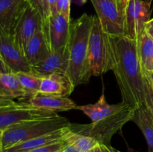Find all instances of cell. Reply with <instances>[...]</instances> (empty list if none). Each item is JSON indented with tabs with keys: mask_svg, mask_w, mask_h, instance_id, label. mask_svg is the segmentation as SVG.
Segmentation results:
<instances>
[{
	"mask_svg": "<svg viewBox=\"0 0 153 152\" xmlns=\"http://www.w3.org/2000/svg\"><path fill=\"white\" fill-rule=\"evenodd\" d=\"M55 112L34 107L28 103L19 101L0 106V130L7 129L17 124L37 119L55 117Z\"/></svg>",
	"mask_w": 153,
	"mask_h": 152,
	"instance_id": "6",
	"label": "cell"
},
{
	"mask_svg": "<svg viewBox=\"0 0 153 152\" xmlns=\"http://www.w3.org/2000/svg\"><path fill=\"white\" fill-rule=\"evenodd\" d=\"M69 66L68 42L64 47L50 52L37 64L31 66V72L40 77L52 73L67 74Z\"/></svg>",
	"mask_w": 153,
	"mask_h": 152,
	"instance_id": "12",
	"label": "cell"
},
{
	"mask_svg": "<svg viewBox=\"0 0 153 152\" xmlns=\"http://www.w3.org/2000/svg\"><path fill=\"white\" fill-rule=\"evenodd\" d=\"M50 52L46 35L42 28L30 39L24 49V54L31 68V66L44 59Z\"/></svg>",
	"mask_w": 153,
	"mask_h": 152,
	"instance_id": "18",
	"label": "cell"
},
{
	"mask_svg": "<svg viewBox=\"0 0 153 152\" xmlns=\"http://www.w3.org/2000/svg\"><path fill=\"white\" fill-rule=\"evenodd\" d=\"M144 92L145 105L153 113V88L144 74Z\"/></svg>",
	"mask_w": 153,
	"mask_h": 152,
	"instance_id": "25",
	"label": "cell"
},
{
	"mask_svg": "<svg viewBox=\"0 0 153 152\" xmlns=\"http://www.w3.org/2000/svg\"><path fill=\"white\" fill-rule=\"evenodd\" d=\"M103 31L110 36L125 35L124 16L115 0H91Z\"/></svg>",
	"mask_w": 153,
	"mask_h": 152,
	"instance_id": "7",
	"label": "cell"
},
{
	"mask_svg": "<svg viewBox=\"0 0 153 152\" xmlns=\"http://www.w3.org/2000/svg\"><path fill=\"white\" fill-rule=\"evenodd\" d=\"M147 108H148V107H147ZM149 111H150V110H149ZM150 113H151V115H152V119H153V113L151 111H150Z\"/></svg>",
	"mask_w": 153,
	"mask_h": 152,
	"instance_id": "41",
	"label": "cell"
},
{
	"mask_svg": "<svg viewBox=\"0 0 153 152\" xmlns=\"http://www.w3.org/2000/svg\"><path fill=\"white\" fill-rule=\"evenodd\" d=\"M115 1H116L117 4V5H118V1H119V0H115Z\"/></svg>",
	"mask_w": 153,
	"mask_h": 152,
	"instance_id": "42",
	"label": "cell"
},
{
	"mask_svg": "<svg viewBox=\"0 0 153 152\" xmlns=\"http://www.w3.org/2000/svg\"><path fill=\"white\" fill-rule=\"evenodd\" d=\"M89 61L92 75L100 76L111 70L109 35L103 31L97 16H94L89 38Z\"/></svg>",
	"mask_w": 153,
	"mask_h": 152,
	"instance_id": "5",
	"label": "cell"
},
{
	"mask_svg": "<svg viewBox=\"0 0 153 152\" xmlns=\"http://www.w3.org/2000/svg\"><path fill=\"white\" fill-rule=\"evenodd\" d=\"M70 4L71 0H58L57 4V12L69 19L70 17Z\"/></svg>",
	"mask_w": 153,
	"mask_h": 152,
	"instance_id": "26",
	"label": "cell"
},
{
	"mask_svg": "<svg viewBox=\"0 0 153 152\" xmlns=\"http://www.w3.org/2000/svg\"><path fill=\"white\" fill-rule=\"evenodd\" d=\"M111 70L114 73L122 101L136 110L145 104L144 71L137 50V40L126 35H109Z\"/></svg>",
	"mask_w": 153,
	"mask_h": 152,
	"instance_id": "1",
	"label": "cell"
},
{
	"mask_svg": "<svg viewBox=\"0 0 153 152\" xmlns=\"http://www.w3.org/2000/svg\"><path fill=\"white\" fill-rule=\"evenodd\" d=\"M15 74L25 92V97L20 100L27 99L38 93L42 77L34 74L31 72H19Z\"/></svg>",
	"mask_w": 153,
	"mask_h": 152,
	"instance_id": "22",
	"label": "cell"
},
{
	"mask_svg": "<svg viewBox=\"0 0 153 152\" xmlns=\"http://www.w3.org/2000/svg\"><path fill=\"white\" fill-rule=\"evenodd\" d=\"M94 17L83 13L70 22L69 66L66 75L75 87L88 83L92 76L89 61V38Z\"/></svg>",
	"mask_w": 153,
	"mask_h": 152,
	"instance_id": "2",
	"label": "cell"
},
{
	"mask_svg": "<svg viewBox=\"0 0 153 152\" xmlns=\"http://www.w3.org/2000/svg\"><path fill=\"white\" fill-rule=\"evenodd\" d=\"M3 133H4V131H2V130H0V139H1V137H2Z\"/></svg>",
	"mask_w": 153,
	"mask_h": 152,
	"instance_id": "38",
	"label": "cell"
},
{
	"mask_svg": "<svg viewBox=\"0 0 153 152\" xmlns=\"http://www.w3.org/2000/svg\"><path fill=\"white\" fill-rule=\"evenodd\" d=\"M43 19L41 14L34 7L27 2L14 31V38L23 51L27 43L43 28Z\"/></svg>",
	"mask_w": 153,
	"mask_h": 152,
	"instance_id": "10",
	"label": "cell"
},
{
	"mask_svg": "<svg viewBox=\"0 0 153 152\" xmlns=\"http://www.w3.org/2000/svg\"><path fill=\"white\" fill-rule=\"evenodd\" d=\"M75 86L66 74L52 73L42 77L39 92L55 96L68 97Z\"/></svg>",
	"mask_w": 153,
	"mask_h": 152,
	"instance_id": "15",
	"label": "cell"
},
{
	"mask_svg": "<svg viewBox=\"0 0 153 152\" xmlns=\"http://www.w3.org/2000/svg\"><path fill=\"white\" fill-rule=\"evenodd\" d=\"M144 71L145 76L147 78L148 81L149 82L151 86H152L153 88V70H149V71H147V70H143Z\"/></svg>",
	"mask_w": 153,
	"mask_h": 152,
	"instance_id": "35",
	"label": "cell"
},
{
	"mask_svg": "<svg viewBox=\"0 0 153 152\" xmlns=\"http://www.w3.org/2000/svg\"><path fill=\"white\" fill-rule=\"evenodd\" d=\"M0 152H4V148H2V146H1V142H0Z\"/></svg>",
	"mask_w": 153,
	"mask_h": 152,
	"instance_id": "37",
	"label": "cell"
},
{
	"mask_svg": "<svg viewBox=\"0 0 153 152\" xmlns=\"http://www.w3.org/2000/svg\"><path fill=\"white\" fill-rule=\"evenodd\" d=\"M62 152H82V151L81 150H79L78 148H76V146L73 145L65 143V145H64V148H63Z\"/></svg>",
	"mask_w": 153,
	"mask_h": 152,
	"instance_id": "32",
	"label": "cell"
},
{
	"mask_svg": "<svg viewBox=\"0 0 153 152\" xmlns=\"http://www.w3.org/2000/svg\"><path fill=\"white\" fill-rule=\"evenodd\" d=\"M25 1H28V0H25Z\"/></svg>",
	"mask_w": 153,
	"mask_h": 152,
	"instance_id": "44",
	"label": "cell"
},
{
	"mask_svg": "<svg viewBox=\"0 0 153 152\" xmlns=\"http://www.w3.org/2000/svg\"><path fill=\"white\" fill-rule=\"evenodd\" d=\"M137 50L143 70H150L153 57V40L143 30L137 38Z\"/></svg>",
	"mask_w": 153,
	"mask_h": 152,
	"instance_id": "21",
	"label": "cell"
},
{
	"mask_svg": "<svg viewBox=\"0 0 153 152\" xmlns=\"http://www.w3.org/2000/svg\"><path fill=\"white\" fill-rule=\"evenodd\" d=\"M64 145H65V142L63 140L58 142L52 143V144L37 148L27 152H62Z\"/></svg>",
	"mask_w": 153,
	"mask_h": 152,
	"instance_id": "24",
	"label": "cell"
},
{
	"mask_svg": "<svg viewBox=\"0 0 153 152\" xmlns=\"http://www.w3.org/2000/svg\"><path fill=\"white\" fill-rule=\"evenodd\" d=\"M0 96L14 99H22L25 97V92L19 79L13 72L1 73L0 76Z\"/></svg>",
	"mask_w": 153,
	"mask_h": 152,
	"instance_id": "20",
	"label": "cell"
},
{
	"mask_svg": "<svg viewBox=\"0 0 153 152\" xmlns=\"http://www.w3.org/2000/svg\"><path fill=\"white\" fill-rule=\"evenodd\" d=\"M131 121L143 133L148 146V152H153V119L150 111L145 104L134 110Z\"/></svg>",
	"mask_w": 153,
	"mask_h": 152,
	"instance_id": "19",
	"label": "cell"
},
{
	"mask_svg": "<svg viewBox=\"0 0 153 152\" xmlns=\"http://www.w3.org/2000/svg\"><path fill=\"white\" fill-rule=\"evenodd\" d=\"M13 101H14L13 99H11V98H9L4 96H0V106L9 104H10V103L13 102Z\"/></svg>",
	"mask_w": 153,
	"mask_h": 152,
	"instance_id": "36",
	"label": "cell"
},
{
	"mask_svg": "<svg viewBox=\"0 0 153 152\" xmlns=\"http://www.w3.org/2000/svg\"><path fill=\"white\" fill-rule=\"evenodd\" d=\"M1 73H0V76H1Z\"/></svg>",
	"mask_w": 153,
	"mask_h": 152,
	"instance_id": "43",
	"label": "cell"
},
{
	"mask_svg": "<svg viewBox=\"0 0 153 152\" xmlns=\"http://www.w3.org/2000/svg\"><path fill=\"white\" fill-rule=\"evenodd\" d=\"M58 0H49L50 16L51 15H55L58 13V12H57V4H58Z\"/></svg>",
	"mask_w": 153,
	"mask_h": 152,
	"instance_id": "30",
	"label": "cell"
},
{
	"mask_svg": "<svg viewBox=\"0 0 153 152\" xmlns=\"http://www.w3.org/2000/svg\"><path fill=\"white\" fill-rule=\"evenodd\" d=\"M91 152H120L114 148L111 145L98 143Z\"/></svg>",
	"mask_w": 153,
	"mask_h": 152,
	"instance_id": "28",
	"label": "cell"
},
{
	"mask_svg": "<svg viewBox=\"0 0 153 152\" xmlns=\"http://www.w3.org/2000/svg\"><path fill=\"white\" fill-rule=\"evenodd\" d=\"M11 72L10 69H9L8 67L6 66V64L4 63V61L1 58V55H0V73H8Z\"/></svg>",
	"mask_w": 153,
	"mask_h": 152,
	"instance_id": "34",
	"label": "cell"
},
{
	"mask_svg": "<svg viewBox=\"0 0 153 152\" xmlns=\"http://www.w3.org/2000/svg\"><path fill=\"white\" fill-rule=\"evenodd\" d=\"M128 1L129 0H119L118 1V7H119L120 11L123 13L124 16H125V11L128 4Z\"/></svg>",
	"mask_w": 153,
	"mask_h": 152,
	"instance_id": "33",
	"label": "cell"
},
{
	"mask_svg": "<svg viewBox=\"0 0 153 152\" xmlns=\"http://www.w3.org/2000/svg\"><path fill=\"white\" fill-rule=\"evenodd\" d=\"M71 19L61 13L51 15L48 21L43 25V32L46 35L50 52H55L64 47L67 43L70 36Z\"/></svg>",
	"mask_w": 153,
	"mask_h": 152,
	"instance_id": "11",
	"label": "cell"
},
{
	"mask_svg": "<svg viewBox=\"0 0 153 152\" xmlns=\"http://www.w3.org/2000/svg\"><path fill=\"white\" fill-rule=\"evenodd\" d=\"M150 70H153V57H152V62H151Z\"/></svg>",
	"mask_w": 153,
	"mask_h": 152,
	"instance_id": "39",
	"label": "cell"
},
{
	"mask_svg": "<svg viewBox=\"0 0 153 152\" xmlns=\"http://www.w3.org/2000/svg\"><path fill=\"white\" fill-rule=\"evenodd\" d=\"M68 131L69 128L67 125V127H64V128L57 130L53 132L22 142L19 144L15 145L4 150V152H27L32 149L41 147V146L63 141Z\"/></svg>",
	"mask_w": 153,
	"mask_h": 152,
	"instance_id": "16",
	"label": "cell"
},
{
	"mask_svg": "<svg viewBox=\"0 0 153 152\" xmlns=\"http://www.w3.org/2000/svg\"><path fill=\"white\" fill-rule=\"evenodd\" d=\"M28 2L29 3L32 7H34L36 10H38L39 13L41 14L42 18H43V13H42V8H41V4H40V0H28Z\"/></svg>",
	"mask_w": 153,
	"mask_h": 152,
	"instance_id": "31",
	"label": "cell"
},
{
	"mask_svg": "<svg viewBox=\"0 0 153 152\" xmlns=\"http://www.w3.org/2000/svg\"><path fill=\"white\" fill-rule=\"evenodd\" d=\"M144 31H146V34L150 36L153 40V19H149L146 23L144 27Z\"/></svg>",
	"mask_w": 153,
	"mask_h": 152,
	"instance_id": "29",
	"label": "cell"
},
{
	"mask_svg": "<svg viewBox=\"0 0 153 152\" xmlns=\"http://www.w3.org/2000/svg\"><path fill=\"white\" fill-rule=\"evenodd\" d=\"M0 55L11 72L31 71V66L13 35L0 32Z\"/></svg>",
	"mask_w": 153,
	"mask_h": 152,
	"instance_id": "9",
	"label": "cell"
},
{
	"mask_svg": "<svg viewBox=\"0 0 153 152\" xmlns=\"http://www.w3.org/2000/svg\"><path fill=\"white\" fill-rule=\"evenodd\" d=\"M126 104L121 101L116 104H110L106 101L104 94L100 96V99L95 104L77 106L76 110H81L91 119L92 122H97L101 119L111 116L124 107Z\"/></svg>",
	"mask_w": 153,
	"mask_h": 152,
	"instance_id": "17",
	"label": "cell"
},
{
	"mask_svg": "<svg viewBox=\"0 0 153 152\" xmlns=\"http://www.w3.org/2000/svg\"><path fill=\"white\" fill-rule=\"evenodd\" d=\"M134 109L126 105L111 116L90 124H72L68 128L73 132L92 137L99 143L111 145V141L115 134L131 121L134 113Z\"/></svg>",
	"mask_w": 153,
	"mask_h": 152,
	"instance_id": "4",
	"label": "cell"
},
{
	"mask_svg": "<svg viewBox=\"0 0 153 152\" xmlns=\"http://www.w3.org/2000/svg\"><path fill=\"white\" fill-rule=\"evenodd\" d=\"M64 142L76 146L82 152H91L99 143L92 137L76 134L70 131V128L64 137Z\"/></svg>",
	"mask_w": 153,
	"mask_h": 152,
	"instance_id": "23",
	"label": "cell"
},
{
	"mask_svg": "<svg viewBox=\"0 0 153 152\" xmlns=\"http://www.w3.org/2000/svg\"><path fill=\"white\" fill-rule=\"evenodd\" d=\"M19 101L28 103L34 107L55 112V113L68 111V110L76 109L77 107L76 103L68 97L55 96V95H46L40 92H38L27 99L20 100Z\"/></svg>",
	"mask_w": 153,
	"mask_h": 152,
	"instance_id": "14",
	"label": "cell"
},
{
	"mask_svg": "<svg viewBox=\"0 0 153 152\" xmlns=\"http://www.w3.org/2000/svg\"><path fill=\"white\" fill-rule=\"evenodd\" d=\"M79 1H80L81 4H85V3L87 1V0H79Z\"/></svg>",
	"mask_w": 153,
	"mask_h": 152,
	"instance_id": "40",
	"label": "cell"
},
{
	"mask_svg": "<svg viewBox=\"0 0 153 152\" xmlns=\"http://www.w3.org/2000/svg\"><path fill=\"white\" fill-rule=\"evenodd\" d=\"M152 0H129L125 11V35L137 40L150 19Z\"/></svg>",
	"mask_w": 153,
	"mask_h": 152,
	"instance_id": "8",
	"label": "cell"
},
{
	"mask_svg": "<svg viewBox=\"0 0 153 152\" xmlns=\"http://www.w3.org/2000/svg\"><path fill=\"white\" fill-rule=\"evenodd\" d=\"M70 123L68 119L59 115L48 119L22 122L4 130L0 142L4 150H6L22 142L67 127Z\"/></svg>",
	"mask_w": 153,
	"mask_h": 152,
	"instance_id": "3",
	"label": "cell"
},
{
	"mask_svg": "<svg viewBox=\"0 0 153 152\" xmlns=\"http://www.w3.org/2000/svg\"><path fill=\"white\" fill-rule=\"evenodd\" d=\"M27 2L25 0H0V32L14 35L15 28Z\"/></svg>",
	"mask_w": 153,
	"mask_h": 152,
	"instance_id": "13",
	"label": "cell"
},
{
	"mask_svg": "<svg viewBox=\"0 0 153 152\" xmlns=\"http://www.w3.org/2000/svg\"><path fill=\"white\" fill-rule=\"evenodd\" d=\"M40 4H41L42 13H43V24H45L47 22L48 19L50 16L49 0H40Z\"/></svg>",
	"mask_w": 153,
	"mask_h": 152,
	"instance_id": "27",
	"label": "cell"
}]
</instances>
